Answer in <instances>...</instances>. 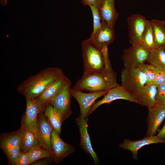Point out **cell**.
Here are the masks:
<instances>
[{
	"label": "cell",
	"mask_w": 165,
	"mask_h": 165,
	"mask_svg": "<svg viewBox=\"0 0 165 165\" xmlns=\"http://www.w3.org/2000/svg\"><path fill=\"white\" fill-rule=\"evenodd\" d=\"M156 68L165 72V49L164 47L155 48L150 52L147 60Z\"/></svg>",
	"instance_id": "obj_24"
},
{
	"label": "cell",
	"mask_w": 165,
	"mask_h": 165,
	"mask_svg": "<svg viewBox=\"0 0 165 165\" xmlns=\"http://www.w3.org/2000/svg\"><path fill=\"white\" fill-rule=\"evenodd\" d=\"M138 44L149 52H150L156 48L151 20H147L141 41Z\"/></svg>",
	"instance_id": "obj_25"
},
{
	"label": "cell",
	"mask_w": 165,
	"mask_h": 165,
	"mask_svg": "<svg viewBox=\"0 0 165 165\" xmlns=\"http://www.w3.org/2000/svg\"><path fill=\"white\" fill-rule=\"evenodd\" d=\"M165 104V83L157 87L155 105Z\"/></svg>",
	"instance_id": "obj_30"
},
{
	"label": "cell",
	"mask_w": 165,
	"mask_h": 165,
	"mask_svg": "<svg viewBox=\"0 0 165 165\" xmlns=\"http://www.w3.org/2000/svg\"><path fill=\"white\" fill-rule=\"evenodd\" d=\"M157 87L152 84H146L132 95L140 105L148 109L155 105Z\"/></svg>",
	"instance_id": "obj_17"
},
{
	"label": "cell",
	"mask_w": 165,
	"mask_h": 165,
	"mask_svg": "<svg viewBox=\"0 0 165 165\" xmlns=\"http://www.w3.org/2000/svg\"><path fill=\"white\" fill-rule=\"evenodd\" d=\"M103 0H81L84 6L92 5L99 9Z\"/></svg>",
	"instance_id": "obj_34"
},
{
	"label": "cell",
	"mask_w": 165,
	"mask_h": 165,
	"mask_svg": "<svg viewBox=\"0 0 165 165\" xmlns=\"http://www.w3.org/2000/svg\"><path fill=\"white\" fill-rule=\"evenodd\" d=\"M20 146L11 148L4 152L9 165H15L16 159L21 151Z\"/></svg>",
	"instance_id": "obj_29"
},
{
	"label": "cell",
	"mask_w": 165,
	"mask_h": 165,
	"mask_svg": "<svg viewBox=\"0 0 165 165\" xmlns=\"http://www.w3.org/2000/svg\"><path fill=\"white\" fill-rule=\"evenodd\" d=\"M35 129L39 145L52 151L51 135L53 129L45 116L42 110L38 114Z\"/></svg>",
	"instance_id": "obj_10"
},
{
	"label": "cell",
	"mask_w": 165,
	"mask_h": 165,
	"mask_svg": "<svg viewBox=\"0 0 165 165\" xmlns=\"http://www.w3.org/2000/svg\"><path fill=\"white\" fill-rule=\"evenodd\" d=\"M24 129L20 127L17 131L2 134L0 138V147L4 152L14 147L20 146L21 136Z\"/></svg>",
	"instance_id": "obj_20"
},
{
	"label": "cell",
	"mask_w": 165,
	"mask_h": 165,
	"mask_svg": "<svg viewBox=\"0 0 165 165\" xmlns=\"http://www.w3.org/2000/svg\"><path fill=\"white\" fill-rule=\"evenodd\" d=\"M138 68L145 77L146 84H152L154 79L156 68L151 64L145 63L141 64Z\"/></svg>",
	"instance_id": "obj_27"
},
{
	"label": "cell",
	"mask_w": 165,
	"mask_h": 165,
	"mask_svg": "<svg viewBox=\"0 0 165 165\" xmlns=\"http://www.w3.org/2000/svg\"><path fill=\"white\" fill-rule=\"evenodd\" d=\"M64 75L60 68L48 67L29 76L18 86L17 90L25 97L34 99L52 83Z\"/></svg>",
	"instance_id": "obj_1"
},
{
	"label": "cell",
	"mask_w": 165,
	"mask_h": 165,
	"mask_svg": "<svg viewBox=\"0 0 165 165\" xmlns=\"http://www.w3.org/2000/svg\"><path fill=\"white\" fill-rule=\"evenodd\" d=\"M165 83V72L156 68L154 79L152 83L157 87Z\"/></svg>",
	"instance_id": "obj_31"
},
{
	"label": "cell",
	"mask_w": 165,
	"mask_h": 165,
	"mask_svg": "<svg viewBox=\"0 0 165 165\" xmlns=\"http://www.w3.org/2000/svg\"><path fill=\"white\" fill-rule=\"evenodd\" d=\"M91 10L93 17V30L90 36L95 34L101 28V24L99 9L92 5H89Z\"/></svg>",
	"instance_id": "obj_28"
},
{
	"label": "cell",
	"mask_w": 165,
	"mask_h": 165,
	"mask_svg": "<svg viewBox=\"0 0 165 165\" xmlns=\"http://www.w3.org/2000/svg\"><path fill=\"white\" fill-rule=\"evenodd\" d=\"M29 164H30V160L28 152L21 150L16 159L15 165Z\"/></svg>",
	"instance_id": "obj_32"
},
{
	"label": "cell",
	"mask_w": 165,
	"mask_h": 165,
	"mask_svg": "<svg viewBox=\"0 0 165 165\" xmlns=\"http://www.w3.org/2000/svg\"><path fill=\"white\" fill-rule=\"evenodd\" d=\"M54 162L53 157H50L36 161L30 164L32 165H47Z\"/></svg>",
	"instance_id": "obj_33"
},
{
	"label": "cell",
	"mask_w": 165,
	"mask_h": 165,
	"mask_svg": "<svg viewBox=\"0 0 165 165\" xmlns=\"http://www.w3.org/2000/svg\"><path fill=\"white\" fill-rule=\"evenodd\" d=\"M59 135L53 129L51 135L52 152L54 158V162L57 163L75 152L74 148L64 142Z\"/></svg>",
	"instance_id": "obj_13"
},
{
	"label": "cell",
	"mask_w": 165,
	"mask_h": 165,
	"mask_svg": "<svg viewBox=\"0 0 165 165\" xmlns=\"http://www.w3.org/2000/svg\"><path fill=\"white\" fill-rule=\"evenodd\" d=\"M87 120L80 114L79 116L75 119L80 134V145L84 151L90 155L94 164L98 165L99 163V160L91 145L90 137L88 132Z\"/></svg>",
	"instance_id": "obj_12"
},
{
	"label": "cell",
	"mask_w": 165,
	"mask_h": 165,
	"mask_svg": "<svg viewBox=\"0 0 165 165\" xmlns=\"http://www.w3.org/2000/svg\"><path fill=\"white\" fill-rule=\"evenodd\" d=\"M149 53L139 44L131 45L123 52L122 59L124 68H138L147 61Z\"/></svg>",
	"instance_id": "obj_6"
},
{
	"label": "cell",
	"mask_w": 165,
	"mask_h": 165,
	"mask_svg": "<svg viewBox=\"0 0 165 165\" xmlns=\"http://www.w3.org/2000/svg\"><path fill=\"white\" fill-rule=\"evenodd\" d=\"M165 143V141L159 138L156 135L145 137L141 139L131 141L125 139L123 143L119 145V146L123 149L130 151L133 158L135 160L138 159V150L145 145L152 144Z\"/></svg>",
	"instance_id": "obj_16"
},
{
	"label": "cell",
	"mask_w": 165,
	"mask_h": 165,
	"mask_svg": "<svg viewBox=\"0 0 165 165\" xmlns=\"http://www.w3.org/2000/svg\"><path fill=\"white\" fill-rule=\"evenodd\" d=\"M148 110L147 129L145 137L155 135L165 118V104L154 106Z\"/></svg>",
	"instance_id": "obj_14"
},
{
	"label": "cell",
	"mask_w": 165,
	"mask_h": 165,
	"mask_svg": "<svg viewBox=\"0 0 165 165\" xmlns=\"http://www.w3.org/2000/svg\"><path fill=\"white\" fill-rule=\"evenodd\" d=\"M45 116L47 118L53 129L60 135L61 133V126L64 121L59 113L54 108L51 104L46 105L43 109Z\"/></svg>",
	"instance_id": "obj_22"
},
{
	"label": "cell",
	"mask_w": 165,
	"mask_h": 165,
	"mask_svg": "<svg viewBox=\"0 0 165 165\" xmlns=\"http://www.w3.org/2000/svg\"><path fill=\"white\" fill-rule=\"evenodd\" d=\"M156 48L165 45V21L156 19L151 20Z\"/></svg>",
	"instance_id": "obj_23"
},
{
	"label": "cell",
	"mask_w": 165,
	"mask_h": 165,
	"mask_svg": "<svg viewBox=\"0 0 165 165\" xmlns=\"http://www.w3.org/2000/svg\"><path fill=\"white\" fill-rule=\"evenodd\" d=\"M147 21L144 16L138 13L133 14L128 18L129 42L131 45L140 43Z\"/></svg>",
	"instance_id": "obj_9"
},
{
	"label": "cell",
	"mask_w": 165,
	"mask_h": 165,
	"mask_svg": "<svg viewBox=\"0 0 165 165\" xmlns=\"http://www.w3.org/2000/svg\"><path fill=\"white\" fill-rule=\"evenodd\" d=\"M68 78L65 75L57 79L49 85L39 96L34 98L41 105L42 109L52 102Z\"/></svg>",
	"instance_id": "obj_15"
},
{
	"label": "cell",
	"mask_w": 165,
	"mask_h": 165,
	"mask_svg": "<svg viewBox=\"0 0 165 165\" xmlns=\"http://www.w3.org/2000/svg\"><path fill=\"white\" fill-rule=\"evenodd\" d=\"M121 86L132 94L146 84L145 77L138 68H126L121 73Z\"/></svg>",
	"instance_id": "obj_4"
},
{
	"label": "cell",
	"mask_w": 165,
	"mask_h": 165,
	"mask_svg": "<svg viewBox=\"0 0 165 165\" xmlns=\"http://www.w3.org/2000/svg\"><path fill=\"white\" fill-rule=\"evenodd\" d=\"M119 99H123L140 104L132 94L127 91L123 86L118 85L110 90L101 100L94 103L89 111L88 116L98 107L105 104H109L112 101Z\"/></svg>",
	"instance_id": "obj_8"
},
{
	"label": "cell",
	"mask_w": 165,
	"mask_h": 165,
	"mask_svg": "<svg viewBox=\"0 0 165 165\" xmlns=\"http://www.w3.org/2000/svg\"><path fill=\"white\" fill-rule=\"evenodd\" d=\"M28 153L29 158L30 164L43 158L50 157H54L52 151L48 150L39 145L32 148Z\"/></svg>",
	"instance_id": "obj_26"
},
{
	"label": "cell",
	"mask_w": 165,
	"mask_h": 165,
	"mask_svg": "<svg viewBox=\"0 0 165 165\" xmlns=\"http://www.w3.org/2000/svg\"><path fill=\"white\" fill-rule=\"evenodd\" d=\"M115 0H103L99 9L101 21L114 27L118 14L115 8Z\"/></svg>",
	"instance_id": "obj_19"
},
{
	"label": "cell",
	"mask_w": 165,
	"mask_h": 165,
	"mask_svg": "<svg viewBox=\"0 0 165 165\" xmlns=\"http://www.w3.org/2000/svg\"><path fill=\"white\" fill-rule=\"evenodd\" d=\"M83 75L104 70V60L102 52L93 38L82 41Z\"/></svg>",
	"instance_id": "obj_3"
},
{
	"label": "cell",
	"mask_w": 165,
	"mask_h": 165,
	"mask_svg": "<svg viewBox=\"0 0 165 165\" xmlns=\"http://www.w3.org/2000/svg\"><path fill=\"white\" fill-rule=\"evenodd\" d=\"M1 4L3 6H7L8 3V0H0Z\"/></svg>",
	"instance_id": "obj_36"
},
{
	"label": "cell",
	"mask_w": 165,
	"mask_h": 165,
	"mask_svg": "<svg viewBox=\"0 0 165 165\" xmlns=\"http://www.w3.org/2000/svg\"><path fill=\"white\" fill-rule=\"evenodd\" d=\"M38 145L35 129L29 128L24 129L21 138V150L28 152L32 148Z\"/></svg>",
	"instance_id": "obj_21"
},
{
	"label": "cell",
	"mask_w": 165,
	"mask_h": 165,
	"mask_svg": "<svg viewBox=\"0 0 165 165\" xmlns=\"http://www.w3.org/2000/svg\"><path fill=\"white\" fill-rule=\"evenodd\" d=\"M116 73L105 69L102 71L93 72L83 75L78 80L72 89L87 92H99L116 86Z\"/></svg>",
	"instance_id": "obj_2"
},
{
	"label": "cell",
	"mask_w": 165,
	"mask_h": 165,
	"mask_svg": "<svg viewBox=\"0 0 165 165\" xmlns=\"http://www.w3.org/2000/svg\"><path fill=\"white\" fill-rule=\"evenodd\" d=\"M164 47L165 49V45L164 46Z\"/></svg>",
	"instance_id": "obj_37"
},
{
	"label": "cell",
	"mask_w": 165,
	"mask_h": 165,
	"mask_svg": "<svg viewBox=\"0 0 165 165\" xmlns=\"http://www.w3.org/2000/svg\"><path fill=\"white\" fill-rule=\"evenodd\" d=\"M101 29L94 35L93 38L101 49L112 43L115 39L114 26L106 22L101 21Z\"/></svg>",
	"instance_id": "obj_18"
},
{
	"label": "cell",
	"mask_w": 165,
	"mask_h": 165,
	"mask_svg": "<svg viewBox=\"0 0 165 165\" xmlns=\"http://www.w3.org/2000/svg\"><path fill=\"white\" fill-rule=\"evenodd\" d=\"M71 82L68 78L53 100L52 105L61 116L64 121L71 115Z\"/></svg>",
	"instance_id": "obj_5"
},
{
	"label": "cell",
	"mask_w": 165,
	"mask_h": 165,
	"mask_svg": "<svg viewBox=\"0 0 165 165\" xmlns=\"http://www.w3.org/2000/svg\"><path fill=\"white\" fill-rule=\"evenodd\" d=\"M108 90L99 92H83L82 91L70 90L71 96L78 102L80 108V114L86 119H87L90 110L94 103L95 101L99 98L104 96Z\"/></svg>",
	"instance_id": "obj_7"
},
{
	"label": "cell",
	"mask_w": 165,
	"mask_h": 165,
	"mask_svg": "<svg viewBox=\"0 0 165 165\" xmlns=\"http://www.w3.org/2000/svg\"><path fill=\"white\" fill-rule=\"evenodd\" d=\"M26 106L21 121V127L36 129L38 116L42 111L40 105L35 99L25 97Z\"/></svg>",
	"instance_id": "obj_11"
},
{
	"label": "cell",
	"mask_w": 165,
	"mask_h": 165,
	"mask_svg": "<svg viewBox=\"0 0 165 165\" xmlns=\"http://www.w3.org/2000/svg\"><path fill=\"white\" fill-rule=\"evenodd\" d=\"M156 136L160 139L165 141V123Z\"/></svg>",
	"instance_id": "obj_35"
}]
</instances>
